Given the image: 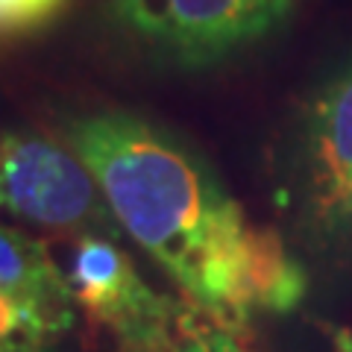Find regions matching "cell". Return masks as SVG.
<instances>
[{
  "instance_id": "1",
  "label": "cell",
  "mask_w": 352,
  "mask_h": 352,
  "mask_svg": "<svg viewBox=\"0 0 352 352\" xmlns=\"http://www.w3.org/2000/svg\"><path fill=\"white\" fill-rule=\"evenodd\" d=\"M65 138L120 229L217 323L235 320L250 226L212 168L168 129L115 109L68 120Z\"/></svg>"
},
{
  "instance_id": "2",
  "label": "cell",
  "mask_w": 352,
  "mask_h": 352,
  "mask_svg": "<svg viewBox=\"0 0 352 352\" xmlns=\"http://www.w3.org/2000/svg\"><path fill=\"white\" fill-rule=\"evenodd\" d=\"M0 191L9 212L44 229L118 238L120 223L94 176L74 150L38 132L12 129L0 135Z\"/></svg>"
},
{
  "instance_id": "3",
  "label": "cell",
  "mask_w": 352,
  "mask_h": 352,
  "mask_svg": "<svg viewBox=\"0 0 352 352\" xmlns=\"http://www.w3.org/2000/svg\"><path fill=\"white\" fill-rule=\"evenodd\" d=\"M294 0H112V15L159 56L206 68L270 36Z\"/></svg>"
},
{
  "instance_id": "4",
  "label": "cell",
  "mask_w": 352,
  "mask_h": 352,
  "mask_svg": "<svg viewBox=\"0 0 352 352\" xmlns=\"http://www.w3.org/2000/svg\"><path fill=\"white\" fill-rule=\"evenodd\" d=\"M68 285L74 302L91 320L109 326L132 352H176L168 300L138 276L135 264L112 238L85 235L71 256Z\"/></svg>"
},
{
  "instance_id": "5",
  "label": "cell",
  "mask_w": 352,
  "mask_h": 352,
  "mask_svg": "<svg viewBox=\"0 0 352 352\" xmlns=\"http://www.w3.org/2000/svg\"><path fill=\"white\" fill-rule=\"evenodd\" d=\"M305 188L317 226L340 229L352 220V62L308 109Z\"/></svg>"
},
{
  "instance_id": "6",
  "label": "cell",
  "mask_w": 352,
  "mask_h": 352,
  "mask_svg": "<svg viewBox=\"0 0 352 352\" xmlns=\"http://www.w3.org/2000/svg\"><path fill=\"white\" fill-rule=\"evenodd\" d=\"M0 291L24 308L36 338L71 323V285L62 279L47 247L18 229L0 226Z\"/></svg>"
},
{
  "instance_id": "7",
  "label": "cell",
  "mask_w": 352,
  "mask_h": 352,
  "mask_svg": "<svg viewBox=\"0 0 352 352\" xmlns=\"http://www.w3.org/2000/svg\"><path fill=\"white\" fill-rule=\"evenodd\" d=\"M308 276L273 229H247L241 250L235 320L252 311H291L305 296Z\"/></svg>"
},
{
  "instance_id": "8",
  "label": "cell",
  "mask_w": 352,
  "mask_h": 352,
  "mask_svg": "<svg viewBox=\"0 0 352 352\" xmlns=\"http://www.w3.org/2000/svg\"><path fill=\"white\" fill-rule=\"evenodd\" d=\"M65 6V0H0V32L36 30Z\"/></svg>"
},
{
  "instance_id": "9",
  "label": "cell",
  "mask_w": 352,
  "mask_h": 352,
  "mask_svg": "<svg viewBox=\"0 0 352 352\" xmlns=\"http://www.w3.org/2000/svg\"><path fill=\"white\" fill-rule=\"evenodd\" d=\"M36 340L27 311L6 291H0V352H27L36 346Z\"/></svg>"
},
{
  "instance_id": "10",
  "label": "cell",
  "mask_w": 352,
  "mask_h": 352,
  "mask_svg": "<svg viewBox=\"0 0 352 352\" xmlns=\"http://www.w3.org/2000/svg\"><path fill=\"white\" fill-rule=\"evenodd\" d=\"M176 352H250L226 332L220 323L212 326H188L182 329V338L176 344Z\"/></svg>"
},
{
  "instance_id": "11",
  "label": "cell",
  "mask_w": 352,
  "mask_h": 352,
  "mask_svg": "<svg viewBox=\"0 0 352 352\" xmlns=\"http://www.w3.org/2000/svg\"><path fill=\"white\" fill-rule=\"evenodd\" d=\"M329 335H332V344L338 352H352V332L349 329H332Z\"/></svg>"
},
{
  "instance_id": "12",
  "label": "cell",
  "mask_w": 352,
  "mask_h": 352,
  "mask_svg": "<svg viewBox=\"0 0 352 352\" xmlns=\"http://www.w3.org/2000/svg\"><path fill=\"white\" fill-rule=\"evenodd\" d=\"M3 208H9V206H6V197H3V191H0V212H3Z\"/></svg>"
},
{
  "instance_id": "13",
  "label": "cell",
  "mask_w": 352,
  "mask_h": 352,
  "mask_svg": "<svg viewBox=\"0 0 352 352\" xmlns=\"http://www.w3.org/2000/svg\"><path fill=\"white\" fill-rule=\"evenodd\" d=\"M27 352H50V349H38V346H32V349H27Z\"/></svg>"
}]
</instances>
